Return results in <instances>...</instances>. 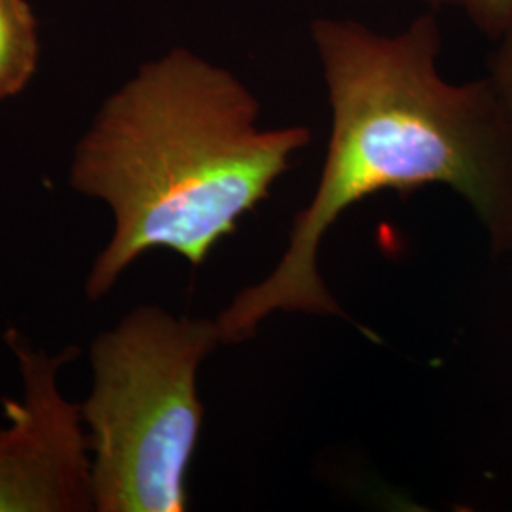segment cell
I'll use <instances>...</instances> for the list:
<instances>
[{
  "label": "cell",
  "instance_id": "obj_1",
  "mask_svg": "<svg viewBox=\"0 0 512 512\" xmlns=\"http://www.w3.org/2000/svg\"><path fill=\"white\" fill-rule=\"evenodd\" d=\"M310 40L332 116L325 164L274 272L215 319L222 344L253 338L274 311L346 317L319 275L317 251L342 213L384 190L448 186L473 209L495 255L512 253L511 116L486 76L452 84L439 73L435 10L395 35L321 16Z\"/></svg>",
  "mask_w": 512,
  "mask_h": 512
},
{
  "label": "cell",
  "instance_id": "obj_2",
  "mask_svg": "<svg viewBox=\"0 0 512 512\" xmlns=\"http://www.w3.org/2000/svg\"><path fill=\"white\" fill-rule=\"evenodd\" d=\"M258 116V99L236 74L186 48L147 61L110 95L69 173L73 190L114 217L86 277L88 300L105 298L154 249L202 266L268 200L311 131L260 128Z\"/></svg>",
  "mask_w": 512,
  "mask_h": 512
},
{
  "label": "cell",
  "instance_id": "obj_3",
  "mask_svg": "<svg viewBox=\"0 0 512 512\" xmlns=\"http://www.w3.org/2000/svg\"><path fill=\"white\" fill-rule=\"evenodd\" d=\"M222 344L217 321L137 306L92 342L80 404L92 452L93 511L184 512L200 442L198 370Z\"/></svg>",
  "mask_w": 512,
  "mask_h": 512
},
{
  "label": "cell",
  "instance_id": "obj_4",
  "mask_svg": "<svg viewBox=\"0 0 512 512\" xmlns=\"http://www.w3.org/2000/svg\"><path fill=\"white\" fill-rule=\"evenodd\" d=\"M23 380L19 399L4 397L0 427V512L93 511L92 452L80 404L59 389V372L80 355L65 348L38 351L10 329Z\"/></svg>",
  "mask_w": 512,
  "mask_h": 512
},
{
  "label": "cell",
  "instance_id": "obj_5",
  "mask_svg": "<svg viewBox=\"0 0 512 512\" xmlns=\"http://www.w3.org/2000/svg\"><path fill=\"white\" fill-rule=\"evenodd\" d=\"M37 21L27 0H0V99L25 90L37 71Z\"/></svg>",
  "mask_w": 512,
  "mask_h": 512
},
{
  "label": "cell",
  "instance_id": "obj_6",
  "mask_svg": "<svg viewBox=\"0 0 512 512\" xmlns=\"http://www.w3.org/2000/svg\"><path fill=\"white\" fill-rule=\"evenodd\" d=\"M431 10H459L482 37L495 42L512 27V0H420Z\"/></svg>",
  "mask_w": 512,
  "mask_h": 512
},
{
  "label": "cell",
  "instance_id": "obj_7",
  "mask_svg": "<svg viewBox=\"0 0 512 512\" xmlns=\"http://www.w3.org/2000/svg\"><path fill=\"white\" fill-rule=\"evenodd\" d=\"M495 48L488 59L486 78L492 82L497 97L512 120V27L494 42Z\"/></svg>",
  "mask_w": 512,
  "mask_h": 512
}]
</instances>
